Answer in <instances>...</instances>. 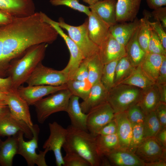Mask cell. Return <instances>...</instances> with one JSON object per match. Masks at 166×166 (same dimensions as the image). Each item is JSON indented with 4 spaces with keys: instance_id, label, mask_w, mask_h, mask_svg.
Segmentation results:
<instances>
[{
    "instance_id": "6da1fadb",
    "label": "cell",
    "mask_w": 166,
    "mask_h": 166,
    "mask_svg": "<svg viewBox=\"0 0 166 166\" xmlns=\"http://www.w3.org/2000/svg\"><path fill=\"white\" fill-rule=\"evenodd\" d=\"M66 129L67 136L62 147L66 153L77 154L87 161L91 166L101 165V159L97 152L95 136L71 124Z\"/></svg>"
},
{
    "instance_id": "7a4b0ae2",
    "label": "cell",
    "mask_w": 166,
    "mask_h": 166,
    "mask_svg": "<svg viewBox=\"0 0 166 166\" xmlns=\"http://www.w3.org/2000/svg\"><path fill=\"white\" fill-rule=\"evenodd\" d=\"M48 44L43 43L32 46L21 58L11 62L8 70V76L11 78L13 89H17L25 83L44 59Z\"/></svg>"
},
{
    "instance_id": "3957f363",
    "label": "cell",
    "mask_w": 166,
    "mask_h": 166,
    "mask_svg": "<svg viewBox=\"0 0 166 166\" xmlns=\"http://www.w3.org/2000/svg\"><path fill=\"white\" fill-rule=\"evenodd\" d=\"M142 89L123 84L114 85L108 91L107 102L115 114L126 111L139 101Z\"/></svg>"
},
{
    "instance_id": "277c9868",
    "label": "cell",
    "mask_w": 166,
    "mask_h": 166,
    "mask_svg": "<svg viewBox=\"0 0 166 166\" xmlns=\"http://www.w3.org/2000/svg\"><path fill=\"white\" fill-rule=\"evenodd\" d=\"M72 95L67 89L53 93L36 102L34 105L38 121L43 124L51 114L61 111L66 112Z\"/></svg>"
},
{
    "instance_id": "5b68a950",
    "label": "cell",
    "mask_w": 166,
    "mask_h": 166,
    "mask_svg": "<svg viewBox=\"0 0 166 166\" xmlns=\"http://www.w3.org/2000/svg\"><path fill=\"white\" fill-rule=\"evenodd\" d=\"M31 130L33 136L28 141H25L23 138L24 133L20 132L17 134L18 142V154L22 156L26 160L29 166H33L35 164L38 166H47L45 156L49 151L45 149L43 151H39V154L36 153L38 148V135L39 128L37 124L33 125Z\"/></svg>"
},
{
    "instance_id": "8992f818",
    "label": "cell",
    "mask_w": 166,
    "mask_h": 166,
    "mask_svg": "<svg viewBox=\"0 0 166 166\" xmlns=\"http://www.w3.org/2000/svg\"><path fill=\"white\" fill-rule=\"evenodd\" d=\"M58 25L65 30L69 37L77 45L85 58L89 57L98 53L99 47L90 38L88 30V20L77 26L66 23L63 19L60 18L57 22Z\"/></svg>"
},
{
    "instance_id": "52a82bcc",
    "label": "cell",
    "mask_w": 166,
    "mask_h": 166,
    "mask_svg": "<svg viewBox=\"0 0 166 166\" xmlns=\"http://www.w3.org/2000/svg\"><path fill=\"white\" fill-rule=\"evenodd\" d=\"M68 80V75L62 70H58L47 67L41 62L25 83L30 86L45 85L57 86L66 84Z\"/></svg>"
},
{
    "instance_id": "ba28073f",
    "label": "cell",
    "mask_w": 166,
    "mask_h": 166,
    "mask_svg": "<svg viewBox=\"0 0 166 166\" xmlns=\"http://www.w3.org/2000/svg\"><path fill=\"white\" fill-rule=\"evenodd\" d=\"M42 18L45 22L54 28L58 35L63 38L67 46L70 53V58L68 64L62 70L68 75L69 79H71L85 58L75 43L64 32L57 22L52 20L44 13L42 14Z\"/></svg>"
},
{
    "instance_id": "9c48e42d",
    "label": "cell",
    "mask_w": 166,
    "mask_h": 166,
    "mask_svg": "<svg viewBox=\"0 0 166 166\" xmlns=\"http://www.w3.org/2000/svg\"><path fill=\"white\" fill-rule=\"evenodd\" d=\"M49 126L50 135L44 143L43 148L52 151L54 154L57 166L64 165L61 148L66 139L67 131L56 121L49 123Z\"/></svg>"
},
{
    "instance_id": "30bf717a",
    "label": "cell",
    "mask_w": 166,
    "mask_h": 166,
    "mask_svg": "<svg viewBox=\"0 0 166 166\" xmlns=\"http://www.w3.org/2000/svg\"><path fill=\"white\" fill-rule=\"evenodd\" d=\"M115 114L113 109L107 102L93 108L87 113L88 132L96 136L101 128L114 118Z\"/></svg>"
},
{
    "instance_id": "8fae6325",
    "label": "cell",
    "mask_w": 166,
    "mask_h": 166,
    "mask_svg": "<svg viewBox=\"0 0 166 166\" xmlns=\"http://www.w3.org/2000/svg\"><path fill=\"white\" fill-rule=\"evenodd\" d=\"M15 26L12 22L0 25V77H8L9 65L8 58L10 49L15 37Z\"/></svg>"
},
{
    "instance_id": "7c38bea8",
    "label": "cell",
    "mask_w": 166,
    "mask_h": 166,
    "mask_svg": "<svg viewBox=\"0 0 166 166\" xmlns=\"http://www.w3.org/2000/svg\"><path fill=\"white\" fill-rule=\"evenodd\" d=\"M134 153L145 163L161 159L166 160V148L155 137L144 138Z\"/></svg>"
},
{
    "instance_id": "4fadbf2b",
    "label": "cell",
    "mask_w": 166,
    "mask_h": 166,
    "mask_svg": "<svg viewBox=\"0 0 166 166\" xmlns=\"http://www.w3.org/2000/svg\"><path fill=\"white\" fill-rule=\"evenodd\" d=\"M6 102L11 114L27 124L31 130L33 124L29 105L18 94L17 89H12L7 93Z\"/></svg>"
},
{
    "instance_id": "5bb4252c",
    "label": "cell",
    "mask_w": 166,
    "mask_h": 166,
    "mask_svg": "<svg viewBox=\"0 0 166 166\" xmlns=\"http://www.w3.org/2000/svg\"><path fill=\"white\" fill-rule=\"evenodd\" d=\"M67 89L65 84L57 86L45 85H28L26 87L20 86L17 90L20 95L30 105H34L45 96Z\"/></svg>"
},
{
    "instance_id": "9a60e30c",
    "label": "cell",
    "mask_w": 166,
    "mask_h": 166,
    "mask_svg": "<svg viewBox=\"0 0 166 166\" xmlns=\"http://www.w3.org/2000/svg\"><path fill=\"white\" fill-rule=\"evenodd\" d=\"M20 132H23L25 136L29 139H31L33 136L32 132L28 125L13 116L10 110L0 117V136H12Z\"/></svg>"
},
{
    "instance_id": "2e32d148",
    "label": "cell",
    "mask_w": 166,
    "mask_h": 166,
    "mask_svg": "<svg viewBox=\"0 0 166 166\" xmlns=\"http://www.w3.org/2000/svg\"><path fill=\"white\" fill-rule=\"evenodd\" d=\"M98 54L104 65L126 56L125 47L110 33L99 47Z\"/></svg>"
},
{
    "instance_id": "e0dca14e",
    "label": "cell",
    "mask_w": 166,
    "mask_h": 166,
    "mask_svg": "<svg viewBox=\"0 0 166 166\" xmlns=\"http://www.w3.org/2000/svg\"><path fill=\"white\" fill-rule=\"evenodd\" d=\"M88 30L91 40L99 47L109 33L110 26L94 11L88 16Z\"/></svg>"
},
{
    "instance_id": "ac0fdd59",
    "label": "cell",
    "mask_w": 166,
    "mask_h": 166,
    "mask_svg": "<svg viewBox=\"0 0 166 166\" xmlns=\"http://www.w3.org/2000/svg\"><path fill=\"white\" fill-rule=\"evenodd\" d=\"M0 9L14 17H27L35 13L33 0H0Z\"/></svg>"
},
{
    "instance_id": "d6986e66",
    "label": "cell",
    "mask_w": 166,
    "mask_h": 166,
    "mask_svg": "<svg viewBox=\"0 0 166 166\" xmlns=\"http://www.w3.org/2000/svg\"><path fill=\"white\" fill-rule=\"evenodd\" d=\"M142 0H117L116 14L117 23L131 22L136 18Z\"/></svg>"
},
{
    "instance_id": "ffe728a7",
    "label": "cell",
    "mask_w": 166,
    "mask_h": 166,
    "mask_svg": "<svg viewBox=\"0 0 166 166\" xmlns=\"http://www.w3.org/2000/svg\"><path fill=\"white\" fill-rule=\"evenodd\" d=\"M106 157L110 164L117 166H145V163L134 153L128 149L119 148Z\"/></svg>"
},
{
    "instance_id": "44dd1931",
    "label": "cell",
    "mask_w": 166,
    "mask_h": 166,
    "mask_svg": "<svg viewBox=\"0 0 166 166\" xmlns=\"http://www.w3.org/2000/svg\"><path fill=\"white\" fill-rule=\"evenodd\" d=\"M108 93L101 81L93 85L87 98L80 103L82 111L87 113L93 108L107 102Z\"/></svg>"
},
{
    "instance_id": "7402d4cb",
    "label": "cell",
    "mask_w": 166,
    "mask_h": 166,
    "mask_svg": "<svg viewBox=\"0 0 166 166\" xmlns=\"http://www.w3.org/2000/svg\"><path fill=\"white\" fill-rule=\"evenodd\" d=\"M79 98L72 95L69 99L66 112L73 126L88 132L87 127V113L82 111L79 102Z\"/></svg>"
},
{
    "instance_id": "603a6c76",
    "label": "cell",
    "mask_w": 166,
    "mask_h": 166,
    "mask_svg": "<svg viewBox=\"0 0 166 166\" xmlns=\"http://www.w3.org/2000/svg\"><path fill=\"white\" fill-rule=\"evenodd\" d=\"M116 0H102L89 6L90 10L94 11L110 27L117 23L116 14Z\"/></svg>"
},
{
    "instance_id": "cb8c5ba5",
    "label": "cell",
    "mask_w": 166,
    "mask_h": 166,
    "mask_svg": "<svg viewBox=\"0 0 166 166\" xmlns=\"http://www.w3.org/2000/svg\"><path fill=\"white\" fill-rule=\"evenodd\" d=\"M114 119L117 124V134L120 148L128 149L132 136V126L126 111L115 114Z\"/></svg>"
},
{
    "instance_id": "d4e9b609",
    "label": "cell",
    "mask_w": 166,
    "mask_h": 166,
    "mask_svg": "<svg viewBox=\"0 0 166 166\" xmlns=\"http://www.w3.org/2000/svg\"><path fill=\"white\" fill-rule=\"evenodd\" d=\"M139 23V20L136 18L132 22L117 23L110 27L109 33L118 42L125 47Z\"/></svg>"
},
{
    "instance_id": "484cf974",
    "label": "cell",
    "mask_w": 166,
    "mask_h": 166,
    "mask_svg": "<svg viewBox=\"0 0 166 166\" xmlns=\"http://www.w3.org/2000/svg\"><path fill=\"white\" fill-rule=\"evenodd\" d=\"M160 102L158 85L155 83L142 90L140 98L137 104L146 115L154 111Z\"/></svg>"
},
{
    "instance_id": "4316f807",
    "label": "cell",
    "mask_w": 166,
    "mask_h": 166,
    "mask_svg": "<svg viewBox=\"0 0 166 166\" xmlns=\"http://www.w3.org/2000/svg\"><path fill=\"white\" fill-rule=\"evenodd\" d=\"M139 28V24L125 46L126 56L135 67L140 64L146 53L140 45L138 41Z\"/></svg>"
},
{
    "instance_id": "83f0119b",
    "label": "cell",
    "mask_w": 166,
    "mask_h": 166,
    "mask_svg": "<svg viewBox=\"0 0 166 166\" xmlns=\"http://www.w3.org/2000/svg\"><path fill=\"white\" fill-rule=\"evenodd\" d=\"M17 134L8 137L2 141L0 147V166L12 165L13 158L18 152Z\"/></svg>"
},
{
    "instance_id": "f1b7e54d",
    "label": "cell",
    "mask_w": 166,
    "mask_h": 166,
    "mask_svg": "<svg viewBox=\"0 0 166 166\" xmlns=\"http://www.w3.org/2000/svg\"><path fill=\"white\" fill-rule=\"evenodd\" d=\"M95 142L97 152L101 158L120 148L117 133L106 135H97L95 136Z\"/></svg>"
},
{
    "instance_id": "f546056e",
    "label": "cell",
    "mask_w": 166,
    "mask_h": 166,
    "mask_svg": "<svg viewBox=\"0 0 166 166\" xmlns=\"http://www.w3.org/2000/svg\"><path fill=\"white\" fill-rule=\"evenodd\" d=\"M164 56L156 53H147L140 64L142 70L155 83L158 76Z\"/></svg>"
},
{
    "instance_id": "4dcf8cb0",
    "label": "cell",
    "mask_w": 166,
    "mask_h": 166,
    "mask_svg": "<svg viewBox=\"0 0 166 166\" xmlns=\"http://www.w3.org/2000/svg\"><path fill=\"white\" fill-rule=\"evenodd\" d=\"M155 83L144 72L140 65L135 67L131 74L120 84L129 85L143 90Z\"/></svg>"
},
{
    "instance_id": "1f68e13d",
    "label": "cell",
    "mask_w": 166,
    "mask_h": 166,
    "mask_svg": "<svg viewBox=\"0 0 166 166\" xmlns=\"http://www.w3.org/2000/svg\"><path fill=\"white\" fill-rule=\"evenodd\" d=\"M144 17L139 20L138 40L140 45L147 53L151 30L149 21L150 15L146 10L144 11Z\"/></svg>"
},
{
    "instance_id": "d6a6232c",
    "label": "cell",
    "mask_w": 166,
    "mask_h": 166,
    "mask_svg": "<svg viewBox=\"0 0 166 166\" xmlns=\"http://www.w3.org/2000/svg\"><path fill=\"white\" fill-rule=\"evenodd\" d=\"M87 58L88 80L93 85L100 81L104 64L100 57L98 53Z\"/></svg>"
},
{
    "instance_id": "836d02e7",
    "label": "cell",
    "mask_w": 166,
    "mask_h": 166,
    "mask_svg": "<svg viewBox=\"0 0 166 166\" xmlns=\"http://www.w3.org/2000/svg\"><path fill=\"white\" fill-rule=\"evenodd\" d=\"M66 84L67 89L72 95L78 97L83 101L87 98L92 86L88 79L84 81L69 79Z\"/></svg>"
},
{
    "instance_id": "e575fe53",
    "label": "cell",
    "mask_w": 166,
    "mask_h": 166,
    "mask_svg": "<svg viewBox=\"0 0 166 166\" xmlns=\"http://www.w3.org/2000/svg\"><path fill=\"white\" fill-rule=\"evenodd\" d=\"M135 67L125 56L119 59L115 69L114 85L121 83L132 73Z\"/></svg>"
},
{
    "instance_id": "d590c367",
    "label": "cell",
    "mask_w": 166,
    "mask_h": 166,
    "mask_svg": "<svg viewBox=\"0 0 166 166\" xmlns=\"http://www.w3.org/2000/svg\"><path fill=\"white\" fill-rule=\"evenodd\" d=\"M143 126L144 138L155 137L162 128L154 111L145 115Z\"/></svg>"
},
{
    "instance_id": "8d00e7d4",
    "label": "cell",
    "mask_w": 166,
    "mask_h": 166,
    "mask_svg": "<svg viewBox=\"0 0 166 166\" xmlns=\"http://www.w3.org/2000/svg\"><path fill=\"white\" fill-rule=\"evenodd\" d=\"M118 60L104 65L100 81L108 91L114 86L115 69Z\"/></svg>"
},
{
    "instance_id": "74e56055",
    "label": "cell",
    "mask_w": 166,
    "mask_h": 166,
    "mask_svg": "<svg viewBox=\"0 0 166 166\" xmlns=\"http://www.w3.org/2000/svg\"><path fill=\"white\" fill-rule=\"evenodd\" d=\"M53 6H65L73 9L83 13L88 16L91 13L89 6L81 4L79 0H50Z\"/></svg>"
},
{
    "instance_id": "f35d334b",
    "label": "cell",
    "mask_w": 166,
    "mask_h": 166,
    "mask_svg": "<svg viewBox=\"0 0 166 166\" xmlns=\"http://www.w3.org/2000/svg\"><path fill=\"white\" fill-rule=\"evenodd\" d=\"M132 126V136L128 150L134 153L144 138L143 124H133Z\"/></svg>"
},
{
    "instance_id": "ab89813d",
    "label": "cell",
    "mask_w": 166,
    "mask_h": 166,
    "mask_svg": "<svg viewBox=\"0 0 166 166\" xmlns=\"http://www.w3.org/2000/svg\"><path fill=\"white\" fill-rule=\"evenodd\" d=\"M126 111L128 118L132 125L143 124L145 114L137 103Z\"/></svg>"
},
{
    "instance_id": "60d3db41",
    "label": "cell",
    "mask_w": 166,
    "mask_h": 166,
    "mask_svg": "<svg viewBox=\"0 0 166 166\" xmlns=\"http://www.w3.org/2000/svg\"><path fill=\"white\" fill-rule=\"evenodd\" d=\"M148 53L166 56V51L164 49L157 34L152 28L148 45Z\"/></svg>"
},
{
    "instance_id": "b9f144b4",
    "label": "cell",
    "mask_w": 166,
    "mask_h": 166,
    "mask_svg": "<svg viewBox=\"0 0 166 166\" xmlns=\"http://www.w3.org/2000/svg\"><path fill=\"white\" fill-rule=\"evenodd\" d=\"M63 157L64 166H91L90 164L80 156L74 153H66Z\"/></svg>"
},
{
    "instance_id": "7bdbcfd3",
    "label": "cell",
    "mask_w": 166,
    "mask_h": 166,
    "mask_svg": "<svg viewBox=\"0 0 166 166\" xmlns=\"http://www.w3.org/2000/svg\"><path fill=\"white\" fill-rule=\"evenodd\" d=\"M88 59L85 58L79 65L75 74L71 79L84 81L88 79Z\"/></svg>"
},
{
    "instance_id": "ee69618b",
    "label": "cell",
    "mask_w": 166,
    "mask_h": 166,
    "mask_svg": "<svg viewBox=\"0 0 166 166\" xmlns=\"http://www.w3.org/2000/svg\"><path fill=\"white\" fill-rule=\"evenodd\" d=\"M149 23L151 28L159 38L164 49L166 51V33L158 21L150 22Z\"/></svg>"
},
{
    "instance_id": "f6af8a7d",
    "label": "cell",
    "mask_w": 166,
    "mask_h": 166,
    "mask_svg": "<svg viewBox=\"0 0 166 166\" xmlns=\"http://www.w3.org/2000/svg\"><path fill=\"white\" fill-rule=\"evenodd\" d=\"M154 112L162 127H166V103L160 102Z\"/></svg>"
},
{
    "instance_id": "bcb514c9",
    "label": "cell",
    "mask_w": 166,
    "mask_h": 166,
    "mask_svg": "<svg viewBox=\"0 0 166 166\" xmlns=\"http://www.w3.org/2000/svg\"><path fill=\"white\" fill-rule=\"evenodd\" d=\"M151 14L156 20L159 22L164 30L166 29V7H161L155 10Z\"/></svg>"
},
{
    "instance_id": "7dc6e473",
    "label": "cell",
    "mask_w": 166,
    "mask_h": 166,
    "mask_svg": "<svg viewBox=\"0 0 166 166\" xmlns=\"http://www.w3.org/2000/svg\"><path fill=\"white\" fill-rule=\"evenodd\" d=\"M117 126L114 119L103 126L99 130L97 135H106L117 133Z\"/></svg>"
},
{
    "instance_id": "c3c4849f",
    "label": "cell",
    "mask_w": 166,
    "mask_h": 166,
    "mask_svg": "<svg viewBox=\"0 0 166 166\" xmlns=\"http://www.w3.org/2000/svg\"><path fill=\"white\" fill-rule=\"evenodd\" d=\"M155 83L158 84H166V56H164L163 57Z\"/></svg>"
},
{
    "instance_id": "681fc988",
    "label": "cell",
    "mask_w": 166,
    "mask_h": 166,
    "mask_svg": "<svg viewBox=\"0 0 166 166\" xmlns=\"http://www.w3.org/2000/svg\"><path fill=\"white\" fill-rule=\"evenodd\" d=\"M13 89L11 78L9 76L2 78L0 77V91L8 93Z\"/></svg>"
},
{
    "instance_id": "f907efd6",
    "label": "cell",
    "mask_w": 166,
    "mask_h": 166,
    "mask_svg": "<svg viewBox=\"0 0 166 166\" xmlns=\"http://www.w3.org/2000/svg\"><path fill=\"white\" fill-rule=\"evenodd\" d=\"M149 8L155 10L166 5V0H146Z\"/></svg>"
},
{
    "instance_id": "816d5d0a",
    "label": "cell",
    "mask_w": 166,
    "mask_h": 166,
    "mask_svg": "<svg viewBox=\"0 0 166 166\" xmlns=\"http://www.w3.org/2000/svg\"><path fill=\"white\" fill-rule=\"evenodd\" d=\"M155 137L163 146L166 147V127L162 128Z\"/></svg>"
},
{
    "instance_id": "f5cc1de1",
    "label": "cell",
    "mask_w": 166,
    "mask_h": 166,
    "mask_svg": "<svg viewBox=\"0 0 166 166\" xmlns=\"http://www.w3.org/2000/svg\"><path fill=\"white\" fill-rule=\"evenodd\" d=\"M14 18L0 9V25H6L10 23Z\"/></svg>"
},
{
    "instance_id": "db71d44e",
    "label": "cell",
    "mask_w": 166,
    "mask_h": 166,
    "mask_svg": "<svg viewBox=\"0 0 166 166\" xmlns=\"http://www.w3.org/2000/svg\"><path fill=\"white\" fill-rule=\"evenodd\" d=\"M157 85L160 94V102L166 103V84Z\"/></svg>"
},
{
    "instance_id": "11a10c76",
    "label": "cell",
    "mask_w": 166,
    "mask_h": 166,
    "mask_svg": "<svg viewBox=\"0 0 166 166\" xmlns=\"http://www.w3.org/2000/svg\"><path fill=\"white\" fill-rule=\"evenodd\" d=\"M145 166H166V160L161 159L150 163H145Z\"/></svg>"
},
{
    "instance_id": "9f6ffc18",
    "label": "cell",
    "mask_w": 166,
    "mask_h": 166,
    "mask_svg": "<svg viewBox=\"0 0 166 166\" xmlns=\"http://www.w3.org/2000/svg\"><path fill=\"white\" fill-rule=\"evenodd\" d=\"M9 110L5 101L0 100V117Z\"/></svg>"
},
{
    "instance_id": "6f0895ef",
    "label": "cell",
    "mask_w": 166,
    "mask_h": 166,
    "mask_svg": "<svg viewBox=\"0 0 166 166\" xmlns=\"http://www.w3.org/2000/svg\"><path fill=\"white\" fill-rule=\"evenodd\" d=\"M83 2L87 3L89 6L94 4L98 1L102 0H82Z\"/></svg>"
},
{
    "instance_id": "680465c9",
    "label": "cell",
    "mask_w": 166,
    "mask_h": 166,
    "mask_svg": "<svg viewBox=\"0 0 166 166\" xmlns=\"http://www.w3.org/2000/svg\"><path fill=\"white\" fill-rule=\"evenodd\" d=\"M7 93L0 91V100L6 101Z\"/></svg>"
},
{
    "instance_id": "91938a15",
    "label": "cell",
    "mask_w": 166,
    "mask_h": 166,
    "mask_svg": "<svg viewBox=\"0 0 166 166\" xmlns=\"http://www.w3.org/2000/svg\"><path fill=\"white\" fill-rule=\"evenodd\" d=\"M2 142V141H1V140L0 139V146H1V144Z\"/></svg>"
}]
</instances>
